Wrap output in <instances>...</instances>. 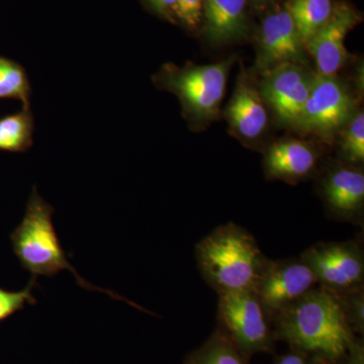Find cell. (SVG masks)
Returning <instances> with one entry per match:
<instances>
[{
  "label": "cell",
  "mask_w": 364,
  "mask_h": 364,
  "mask_svg": "<svg viewBox=\"0 0 364 364\" xmlns=\"http://www.w3.org/2000/svg\"><path fill=\"white\" fill-rule=\"evenodd\" d=\"M343 364H364V343L363 337L353 336L348 346V353Z\"/></svg>",
  "instance_id": "cell-26"
},
{
  "label": "cell",
  "mask_w": 364,
  "mask_h": 364,
  "mask_svg": "<svg viewBox=\"0 0 364 364\" xmlns=\"http://www.w3.org/2000/svg\"><path fill=\"white\" fill-rule=\"evenodd\" d=\"M226 117L232 130L244 140H255L267 130L268 116L264 100L259 88L246 76L238 79Z\"/></svg>",
  "instance_id": "cell-15"
},
{
  "label": "cell",
  "mask_w": 364,
  "mask_h": 364,
  "mask_svg": "<svg viewBox=\"0 0 364 364\" xmlns=\"http://www.w3.org/2000/svg\"><path fill=\"white\" fill-rule=\"evenodd\" d=\"M53 214L54 208L46 202L38 193L37 188L33 186L23 221L11 236L14 252L23 269L30 272L33 277H53L63 270H69L75 277L79 286L90 291L107 294L114 299L126 301L129 305L145 311L114 291L92 286L76 272L62 247L53 224Z\"/></svg>",
  "instance_id": "cell-3"
},
{
  "label": "cell",
  "mask_w": 364,
  "mask_h": 364,
  "mask_svg": "<svg viewBox=\"0 0 364 364\" xmlns=\"http://www.w3.org/2000/svg\"><path fill=\"white\" fill-rule=\"evenodd\" d=\"M37 286V277H32L30 284L18 291L0 289V322L23 310L26 305H35L37 299L33 296V287Z\"/></svg>",
  "instance_id": "cell-22"
},
{
  "label": "cell",
  "mask_w": 364,
  "mask_h": 364,
  "mask_svg": "<svg viewBox=\"0 0 364 364\" xmlns=\"http://www.w3.org/2000/svg\"><path fill=\"white\" fill-rule=\"evenodd\" d=\"M338 299L345 321L350 331L358 337L364 334V287L335 296Z\"/></svg>",
  "instance_id": "cell-21"
},
{
  "label": "cell",
  "mask_w": 364,
  "mask_h": 364,
  "mask_svg": "<svg viewBox=\"0 0 364 364\" xmlns=\"http://www.w3.org/2000/svg\"><path fill=\"white\" fill-rule=\"evenodd\" d=\"M247 0H203V32L214 45L231 44L249 33Z\"/></svg>",
  "instance_id": "cell-14"
},
{
  "label": "cell",
  "mask_w": 364,
  "mask_h": 364,
  "mask_svg": "<svg viewBox=\"0 0 364 364\" xmlns=\"http://www.w3.org/2000/svg\"><path fill=\"white\" fill-rule=\"evenodd\" d=\"M218 330L242 355L274 354L277 336L272 321L251 289L219 294Z\"/></svg>",
  "instance_id": "cell-5"
},
{
  "label": "cell",
  "mask_w": 364,
  "mask_h": 364,
  "mask_svg": "<svg viewBox=\"0 0 364 364\" xmlns=\"http://www.w3.org/2000/svg\"><path fill=\"white\" fill-rule=\"evenodd\" d=\"M318 287L311 268L299 258L272 260L267 258L253 291L270 320Z\"/></svg>",
  "instance_id": "cell-8"
},
{
  "label": "cell",
  "mask_w": 364,
  "mask_h": 364,
  "mask_svg": "<svg viewBox=\"0 0 364 364\" xmlns=\"http://www.w3.org/2000/svg\"><path fill=\"white\" fill-rule=\"evenodd\" d=\"M318 160V152L310 144L299 140H284L268 148L263 166L268 178L296 183L315 171Z\"/></svg>",
  "instance_id": "cell-13"
},
{
  "label": "cell",
  "mask_w": 364,
  "mask_h": 364,
  "mask_svg": "<svg viewBox=\"0 0 364 364\" xmlns=\"http://www.w3.org/2000/svg\"><path fill=\"white\" fill-rule=\"evenodd\" d=\"M233 62L230 58L210 65L186 64L183 67L166 63L155 74L153 81L160 90L178 97L189 123L203 126L219 116Z\"/></svg>",
  "instance_id": "cell-4"
},
{
  "label": "cell",
  "mask_w": 364,
  "mask_h": 364,
  "mask_svg": "<svg viewBox=\"0 0 364 364\" xmlns=\"http://www.w3.org/2000/svg\"><path fill=\"white\" fill-rule=\"evenodd\" d=\"M333 7L332 0H287L284 9L306 45L330 18Z\"/></svg>",
  "instance_id": "cell-16"
},
{
  "label": "cell",
  "mask_w": 364,
  "mask_h": 364,
  "mask_svg": "<svg viewBox=\"0 0 364 364\" xmlns=\"http://www.w3.org/2000/svg\"><path fill=\"white\" fill-rule=\"evenodd\" d=\"M277 341L329 364H343L353 336L338 299L316 287L273 321Z\"/></svg>",
  "instance_id": "cell-1"
},
{
  "label": "cell",
  "mask_w": 364,
  "mask_h": 364,
  "mask_svg": "<svg viewBox=\"0 0 364 364\" xmlns=\"http://www.w3.org/2000/svg\"><path fill=\"white\" fill-rule=\"evenodd\" d=\"M308 65L306 51L286 9L268 14L261 23L256 66L264 73L282 64Z\"/></svg>",
  "instance_id": "cell-11"
},
{
  "label": "cell",
  "mask_w": 364,
  "mask_h": 364,
  "mask_svg": "<svg viewBox=\"0 0 364 364\" xmlns=\"http://www.w3.org/2000/svg\"><path fill=\"white\" fill-rule=\"evenodd\" d=\"M361 20V14L350 4L335 2L330 18L305 45L306 51L315 60L317 73L336 75L346 64L350 55L345 40Z\"/></svg>",
  "instance_id": "cell-10"
},
{
  "label": "cell",
  "mask_w": 364,
  "mask_h": 364,
  "mask_svg": "<svg viewBox=\"0 0 364 364\" xmlns=\"http://www.w3.org/2000/svg\"><path fill=\"white\" fill-rule=\"evenodd\" d=\"M4 98L20 100L23 107H30L31 85L21 64L0 56V100Z\"/></svg>",
  "instance_id": "cell-19"
},
{
  "label": "cell",
  "mask_w": 364,
  "mask_h": 364,
  "mask_svg": "<svg viewBox=\"0 0 364 364\" xmlns=\"http://www.w3.org/2000/svg\"><path fill=\"white\" fill-rule=\"evenodd\" d=\"M183 364H250L249 359L230 343L217 329L200 347L191 351Z\"/></svg>",
  "instance_id": "cell-18"
},
{
  "label": "cell",
  "mask_w": 364,
  "mask_h": 364,
  "mask_svg": "<svg viewBox=\"0 0 364 364\" xmlns=\"http://www.w3.org/2000/svg\"><path fill=\"white\" fill-rule=\"evenodd\" d=\"M273 364H329L323 359L316 358L298 349L289 348L286 353L275 358Z\"/></svg>",
  "instance_id": "cell-24"
},
{
  "label": "cell",
  "mask_w": 364,
  "mask_h": 364,
  "mask_svg": "<svg viewBox=\"0 0 364 364\" xmlns=\"http://www.w3.org/2000/svg\"><path fill=\"white\" fill-rule=\"evenodd\" d=\"M354 111L355 100L336 75L315 73L296 130L331 141L350 121Z\"/></svg>",
  "instance_id": "cell-6"
},
{
  "label": "cell",
  "mask_w": 364,
  "mask_h": 364,
  "mask_svg": "<svg viewBox=\"0 0 364 364\" xmlns=\"http://www.w3.org/2000/svg\"><path fill=\"white\" fill-rule=\"evenodd\" d=\"M340 154L344 163L360 166L364 161V114H353L345 126L340 143Z\"/></svg>",
  "instance_id": "cell-20"
},
{
  "label": "cell",
  "mask_w": 364,
  "mask_h": 364,
  "mask_svg": "<svg viewBox=\"0 0 364 364\" xmlns=\"http://www.w3.org/2000/svg\"><path fill=\"white\" fill-rule=\"evenodd\" d=\"M301 259L318 286L334 296L364 287V253L358 242H320L304 251Z\"/></svg>",
  "instance_id": "cell-7"
},
{
  "label": "cell",
  "mask_w": 364,
  "mask_h": 364,
  "mask_svg": "<svg viewBox=\"0 0 364 364\" xmlns=\"http://www.w3.org/2000/svg\"><path fill=\"white\" fill-rule=\"evenodd\" d=\"M146 6L157 14L160 18L170 21V23H176L174 21V4L176 0H143Z\"/></svg>",
  "instance_id": "cell-25"
},
{
  "label": "cell",
  "mask_w": 364,
  "mask_h": 364,
  "mask_svg": "<svg viewBox=\"0 0 364 364\" xmlns=\"http://www.w3.org/2000/svg\"><path fill=\"white\" fill-rule=\"evenodd\" d=\"M196 258L203 279L218 294L253 291L267 260L252 235L232 222L198 242Z\"/></svg>",
  "instance_id": "cell-2"
},
{
  "label": "cell",
  "mask_w": 364,
  "mask_h": 364,
  "mask_svg": "<svg viewBox=\"0 0 364 364\" xmlns=\"http://www.w3.org/2000/svg\"><path fill=\"white\" fill-rule=\"evenodd\" d=\"M260 95L280 124L296 129L312 90L315 73L299 64H282L262 73Z\"/></svg>",
  "instance_id": "cell-9"
},
{
  "label": "cell",
  "mask_w": 364,
  "mask_h": 364,
  "mask_svg": "<svg viewBox=\"0 0 364 364\" xmlns=\"http://www.w3.org/2000/svg\"><path fill=\"white\" fill-rule=\"evenodd\" d=\"M35 123L31 107L0 119V150L26 152L32 147Z\"/></svg>",
  "instance_id": "cell-17"
},
{
  "label": "cell",
  "mask_w": 364,
  "mask_h": 364,
  "mask_svg": "<svg viewBox=\"0 0 364 364\" xmlns=\"http://www.w3.org/2000/svg\"><path fill=\"white\" fill-rule=\"evenodd\" d=\"M174 21L189 32L202 28L203 21V0H176Z\"/></svg>",
  "instance_id": "cell-23"
},
{
  "label": "cell",
  "mask_w": 364,
  "mask_h": 364,
  "mask_svg": "<svg viewBox=\"0 0 364 364\" xmlns=\"http://www.w3.org/2000/svg\"><path fill=\"white\" fill-rule=\"evenodd\" d=\"M320 191L330 217L363 226L364 173L360 166L344 163L332 167L322 177Z\"/></svg>",
  "instance_id": "cell-12"
},
{
  "label": "cell",
  "mask_w": 364,
  "mask_h": 364,
  "mask_svg": "<svg viewBox=\"0 0 364 364\" xmlns=\"http://www.w3.org/2000/svg\"><path fill=\"white\" fill-rule=\"evenodd\" d=\"M275 0H247L249 4H252V6L255 7L257 9H263L270 4H272Z\"/></svg>",
  "instance_id": "cell-27"
}]
</instances>
